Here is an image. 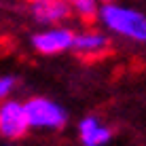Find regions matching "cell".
Here are the masks:
<instances>
[{
    "label": "cell",
    "instance_id": "obj_1",
    "mask_svg": "<svg viewBox=\"0 0 146 146\" xmlns=\"http://www.w3.org/2000/svg\"><path fill=\"white\" fill-rule=\"evenodd\" d=\"M104 32L129 40L135 44H146V11L123 2H102L98 19Z\"/></svg>",
    "mask_w": 146,
    "mask_h": 146
},
{
    "label": "cell",
    "instance_id": "obj_2",
    "mask_svg": "<svg viewBox=\"0 0 146 146\" xmlns=\"http://www.w3.org/2000/svg\"><path fill=\"white\" fill-rule=\"evenodd\" d=\"M30 129L36 131H62L68 125V110L53 98L32 95L23 102Z\"/></svg>",
    "mask_w": 146,
    "mask_h": 146
},
{
    "label": "cell",
    "instance_id": "obj_3",
    "mask_svg": "<svg viewBox=\"0 0 146 146\" xmlns=\"http://www.w3.org/2000/svg\"><path fill=\"white\" fill-rule=\"evenodd\" d=\"M74 42V30L59 23V26H44L42 30L32 34L30 44L38 55L42 57H55L72 51Z\"/></svg>",
    "mask_w": 146,
    "mask_h": 146
},
{
    "label": "cell",
    "instance_id": "obj_4",
    "mask_svg": "<svg viewBox=\"0 0 146 146\" xmlns=\"http://www.w3.org/2000/svg\"><path fill=\"white\" fill-rule=\"evenodd\" d=\"M28 131L30 123L23 102L15 98L0 102V138L7 142H17V140L26 138Z\"/></svg>",
    "mask_w": 146,
    "mask_h": 146
},
{
    "label": "cell",
    "instance_id": "obj_5",
    "mask_svg": "<svg viewBox=\"0 0 146 146\" xmlns=\"http://www.w3.org/2000/svg\"><path fill=\"white\" fill-rule=\"evenodd\" d=\"M30 17L40 26H59L72 17L68 0H30Z\"/></svg>",
    "mask_w": 146,
    "mask_h": 146
},
{
    "label": "cell",
    "instance_id": "obj_6",
    "mask_svg": "<svg viewBox=\"0 0 146 146\" xmlns=\"http://www.w3.org/2000/svg\"><path fill=\"white\" fill-rule=\"evenodd\" d=\"M110 49V38L104 30L98 28H85L80 32H74V42H72V53H76L83 59H95L108 53Z\"/></svg>",
    "mask_w": 146,
    "mask_h": 146
},
{
    "label": "cell",
    "instance_id": "obj_7",
    "mask_svg": "<svg viewBox=\"0 0 146 146\" xmlns=\"http://www.w3.org/2000/svg\"><path fill=\"white\" fill-rule=\"evenodd\" d=\"M76 133L80 146H108L112 140V129L95 114H87L78 121Z\"/></svg>",
    "mask_w": 146,
    "mask_h": 146
},
{
    "label": "cell",
    "instance_id": "obj_8",
    "mask_svg": "<svg viewBox=\"0 0 146 146\" xmlns=\"http://www.w3.org/2000/svg\"><path fill=\"white\" fill-rule=\"evenodd\" d=\"M70 9H72V15L78 17L80 21L91 23L98 19V11H100V0H68Z\"/></svg>",
    "mask_w": 146,
    "mask_h": 146
},
{
    "label": "cell",
    "instance_id": "obj_9",
    "mask_svg": "<svg viewBox=\"0 0 146 146\" xmlns=\"http://www.w3.org/2000/svg\"><path fill=\"white\" fill-rule=\"evenodd\" d=\"M17 87H19V80H17L15 74H11V72H0V102L13 98V93L17 91Z\"/></svg>",
    "mask_w": 146,
    "mask_h": 146
},
{
    "label": "cell",
    "instance_id": "obj_10",
    "mask_svg": "<svg viewBox=\"0 0 146 146\" xmlns=\"http://www.w3.org/2000/svg\"><path fill=\"white\" fill-rule=\"evenodd\" d=\"M4 146H15V144H13V142H9V144H4Z\"/></svg>",
    "mask_w": 146,
    "mask_h": 146
},
{
    "label": "cell",
    "instance_id": "obj_11",
    "mask_svg": "<svg viewBox=\"0 0 146 146\" xmlns=\"http://www.w3.org/2000/svg\"><path fill=\"white\" fill-rule=\"evenodd\" d=\"M100 2H112V0H100Z\"/></svg>",
    "mask_w": 146,
    "mask_h": 146
}]
</instances>
